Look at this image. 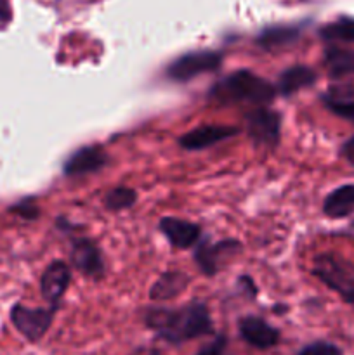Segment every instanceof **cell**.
<instances>
[{
  "mask_svg": "<svg viewBox=\"0 0 354 355\" xmlns=\"http://www.w3.org/2000/svg\"><path fill=\"white\" fill-rule=\"evenodd\" d=\"M340 155H342V158L346 159L349 165L354 166V135L344 142L342 148H340Z\"/></svg>",
  "mask_w": 354,
  "mask_h": 355,
  "instance_id": "obj_25",
  "label": "cell"
},
{
  "mask_svg": "<svg viewBox=\"0 0 354 355\" xmlns=\"http://www.w3.org/2000/svg\"><path fill=\"white\" fill-rule=\"evenodd\" d=\"M246 134L259 148L274 149L280 142L281 116L267 107H255L246 113Z\"/></svg>",
  "mask_w": 354,
  "mask_h": 355,
  "instance_id": "obj_6",
  "label": "cell"
},
{
  "mask_svg": "<svg viewBox=\"0 0 354 355\" xmlns=\"http://www.w3.org/2000/svg\"><path fill=\"white\" fill-rule=\"evenodd\" d=\"M316 82V71L305 64H295L285 69L278 80V92L283 96H294L302 89H307Z\"/></svg>",
  "mask_w": 354,
  "mask_h": 355,
  "instance_id": "obj_16",
  "label": "cell"
},
{
  "mask_svg": "<svg viewBox=\"0 0 354 355\" xmlns=\"http://www.w3.org/2000/svg\"><path fill=\"white\" fill-rule=\"evenodd\" d=\"M10 210H12L14 214L19 215V217L26 218V220H33V218L38 215V208H37V205H35L33 200L21 201V203L14 205Z\"/></svg>",
  "mask_w": 354,
  "mask_h": 355,
  "instance_id": "obj_24",
  "label": "cell"
},
{
  "mask_svg": "<svg viewBox=\"0 0 354 355\" xmlns=\"http://www.w3.org/2000/svg\"><path fill=\"white\" fill-rule=\"evenodd\" d=\"M144 321L149 329L172 345L212 333L210 312L207 304L200 300L177 309H149L146 311Z\"/></svg>",
  "mask_w": 354,
  "mask_h": 355,
  "instance_id": "obj_1",
  "label": "cell"
},
{
  "mask_svg": "<svg viewBox=\"0 0 354 355\" xmlns=\"http://www.w3.org/2000/svg\"><path fill=\"white\" fill-rule=\"evenodd\" d=\"M325 64L332 78L354 76V51L332 45L325 51Z\"/></svg>",
  "mask_w": 354,
  "mask_h": 355,
  "instance_id": "obj_18",
  "label": "cell"
},
{
  "mask_svg": "<svg viewBox=\"0 0 354 355\" xmlns=\"http://www.w3.org/2000/svg\"><path fill=\"white\" fill-rule=\"evenodd\" d=\"M196 355H229V349H228V338L224 335L217 336L214 342L207 343L205 347H201L198 350Z\"/></svg>",
  "mask_w": 354,
  "mask_h": 355,
  "instance_id": "obj_23",
  "label": "cell"
},
{
  "mask_svg": "<svg viewBox=\"0 0 354 355\" xmlns=\"http://www.w3.org/2000/svg\"><path fill=\"white\" fill-rule=\"evenodd\" d=\"M301 35V28L297 26H269L262 30L257 37V44L266 51L285 47L294 44Z\"/></svg>",
  "mask_w": 354,
  "mask_h": 355,
  "instance_id": "obj_19",
  "label": "cell"
},
{
  "mask_svg": "<svg viewBox=\"0 0 354 355\" xmlns=\"http://www.w3.org/2000/svg\"><path fill=\"white\" fill-rule=\"evenodd\" d=\"M187 284H189V277L186 274L180 270H167L153 283L151 290H149V298L155 302L172 300V298L179 297L183 291H186Z\"/></svg>",
  "mask_w": 354,
  "mask_h": 355,
  "instance_id": "obj_14",
  "label": "cell"
},
{
  "mask_svg": "<svg viewBox=\"0 0 354 355\" xmlns=\"http://www.w3.org/2000/svg\"><path fill=\"white\" fill-rule=\"evenodd\" d=\"M323 211L332 218L347 217L354 211V184H346L333 189L323 203Z\"/></svg>",
  "mask_w": 354,
  "mask_h": 355,
  "instance_id": "obj_17",
  "label": "cell"
},
{
  "mask_svg": "<svg viewBox=\"0 0 354 355\" xmlns=\"http://www.w3.org/2000/svg\"><path fill=\"white\" fill-rule=\"evenodd\" d=\"M312 274L330 290L339 293L347 304L354 305V269L347 260L333 253H323L314 259Z\"/></svg>",
  "mask_w": 354,
  "mask_h": 355,
  "instance_id": "obj_3",
  "label": "cell"
},
{
  "mask_svg": "<svg viewBox=\"0 0 354 355\" xmlns=\"http://www.w3.org/2000/svg\"><path fill=\"white\" fill-rule=\"evenodd\" d=\"M323 103L337 116L354 123V85L344 83V85L332 87L323 96Z\"/></svg>",
  "mask_w": 354,
  "mask_h": 355,
  "instance_id": "obj_15",
  "label": "cell"
},
{
  "mask_svg": "<svg viewBox=\"0 0 354 355\" xmlns=\"http://www.w3.org/2000/svg\"><path fill=\"white\" fill-rule=\"evenodd\" d=\"M236 134H238V128L231 127V125H201L194 130L186 132L179 139V146L187 151H200V149L210 148L226 139L235 137Z\"/></svg>",
  "mask_w": 354,
  "mask_h": 355,
  "instance_id": "obj_10",
  "label": "cell"
},
{
  "mask_svg": "<svg viewBox=\"0 0 354 355\" xmlns=\"http://www.w3.org/2000/svg\"><path fill=\"white\" fill-rule=\"evenodd\" d=\"M137 201V193L130 187H115L104 196V207L111 211H120L130 208Z\"/></svg>",
  "mask_w": 354,
  "mask_h": 355,
  "instance_id": "obj_21",
  "label": "cell"
},
{
  "mask_svg": "<svg viewBox=\"0 0 354 355\" xmlns=\"http://www.w3.org/2000/svg\"><path fill=\"white\" fill-rule=\"evenodd\" d=\"M278 89L262 76L246 69L231 73L210 89V99L221 104L248 103L257 106H266L276 97Z\"/></svg>",
  "mask_w": 354,
  "mask_h": 355,
  "instance_id": "obj_2",
  "label": "cell"
},
{
  "mask_svg": "<svg viewBox=\"0 0 354 355\" xmlns=\"http://www.w3.org/2000/svg\"><path fill=\"white\" fill-rule=\"evenodd\" d=\"M160 231L177 250H189L201 236L200 225L176 217H163L160 220Z\"/></svg>",
  "mask_w": 354,
  "mask_h": 355,
  "instance_id": "obj_13",
  "label": "cell"
},
{
  "mask_svg": "<svg viewBox=\"0 0 354 355\" xmlns=\"http://www.w3.org/2000/svg\"><path fill=\"white\" fill-rule=\"evenodd\" d=\"M297 355H344L342 350L330 342H312L305 345Z\"/></svg>",
  "mask_w": 354,
  "mask_h": 355,
  "instance_id": "obj_22",
  "label": "cell"
},
{
  "mask_svg": "<svg viewBox=\"0 0 354 355\" xmlns=\"http://www.w3.org/2000/svg\"><path fill=\"white\" fill-rule=\"evenodd\" d=\"M73 267L87 277L99 279L104 274V260L101 255V250L92 239L80 238L75 239L71 245V253H69Z\"/></svg>",
  "mask_w": 354,
  "mask_h": 355,
  "instance_id": "obj_7",
  "label": "cell"
},
{
  "mask_svg": "<svg viewBox=\"0 0 354 355\" xmlns=\"http://www.w3.org/2000/svg\"><path fill=\"white\" fill-rule=\"evenodd\" d=\"M69 283H71V274H69V267L62 260H54L47 266L40 277V291L42 297L52 305L58 307L61 302L62 295L68 290Z\"/></svg>",
  "mask_w": 354,
  "mask_h": 355,
  "instance_id": "obj_11",
  "label": "cell"
},
{
  "mask_svg": "<svg viewBox=\"0 0 354 355\" xmlns=\"http://www.w3.org/2000/svg\"><path fill=\"white\" fill-rule=\"evenodd\" d=\"M239 250H242L239 243L233 241V239H226V241L215 243V245L203 241L194 252V260H196V266L200 267L201 272L207 274V276H214L221 269L222 262L231 259Z\"/></svg>",
  "mask_w": 354,
  "mask_h": 355,
  "instance_id": "obj_8",
  "label": "cell"
},
{
  "mask_svg": "<svg viewBox=\"0 0 354 355\" xmlns=\"http://www.w3.org/2000/svg\"><path fill=\"white\" fill-rule=\"evenodd\" d=\"M108 165V155L101 146H83L76 149L62 165V173L68 177L87 175L99 172Z\"/></svg>",
  "mask_w": 354,
  "mask_h": 355,
  "instance_id": "obj_9",
  "label": "cell"
},
{
  "mask_svg": "<svg viewBox=\"0 0 354 355\" xmlns=\"http://www.w3.org/2000/svg\"><path fill=\"white\" fill-rule=\"evenodd\" d=\"M319 35L326 42H354V19L353 17H339L333 23L323 26L319 30Z\"/></svg>",
  "mask_w": 354,
  "mask_h": 355,
  "instance_id": "obj_20",
  "label": "cell"
},
{
  "mask_svg": "<svg viewBox=\"0 0 354 355\" xmlns=\"http://www.w3.org/2000/svg\"><path fill=\"white\" fill-rule=\"evenodd\" d=\"M222 64V55L215 51H194L183 54L167 68V78L174 82H187L203 73L217 71Z\"/></svg>",
  "mask_w": 354,
  "mask_h": 355,
  "instance_id": "obj_4",
  "label": "cell"
},
{
  "mask_svg": "<svg viewBox=\"0 0 354 355\" xmlns=\"http://www.w3.org/2000/svg\"><path fill=\"white\" fill-rule=\"evenodd\" d=\"M9 17H10L9 3H7V0H0V19L7 21Z\"/></svg>",
  "mask_w": 354,
  "mask_h": 355,
  "instance_id": "obj_26",
  "label": "cell"
},
{
  "mask_svg": "<svg viewBox=\"0 0 354 355\" xmlns=\"http://www.w3.org/2000/svg\"><path fill=\"white\" fill-rule=\"evenodd\" d=\"M149 355H162V354H160V352H151Z\"/></svg>",
  "mask_w": 354,
  "mask_h": 355,
  "instance_id": "obj_27",
  "label": "cell"
},
{
  "mask_svg": "<svg viewBox=\"0 0 354 355\" xmlns=\"http://www.w3.org/2000/svg\"><path fill=\"white\" fill-rule=\"evenodd\" d=\"M56 307L51 309H31L26 305L16 304L10 309V321L14 328L28 340V342H40L49 331L54 319Z\"/></svg>",
  "mask_w": 354,
  "mask_h": 355,
  "instance_id": "obj_5",
  "label": "cell"
},
{
  "mask_svg": "<svg viewBox=\"0 0 354 355\" xmlns=\"http://www.w3.org/2000/svg\"><path fill=\"white\" fill-rule=\"evenodd\" d=\"M239 335L248 345L260 350L271 349L280 342V331L255 315H246L239 321Z\"/></svg>",
  "mask_w": 354,
  "mask_h": 355,
  "instance_id": "obj_12",
  "label": "cell"
}]
</instances>
